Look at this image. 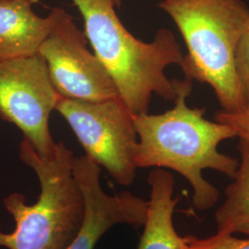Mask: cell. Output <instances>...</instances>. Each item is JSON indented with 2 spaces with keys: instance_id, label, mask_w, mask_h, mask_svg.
I'll list each match as a JSON object with an SVG mask.
<instances>
[{
  "instance_id": "1",
  "label": "cell",
  "mask_w": 249,
  "mask_h": 249,
  "mask_svg": "<svg viewBox=\"0 0 249 249\" xmlns=\"http://www.w3.org/2000/svg\"><path fill=\"white\" fill-rule=\"evenodd\" d=\"M186 79V78H185ZM193 81L186 79L175 106L157 115L134 116L138 135L135 161L138 168H167L186 178L193 189L197 210H211L220 191L203 178V170H214L232 178L239 160L218 150L220 143L237 137L230 124L205 118L206 108H191L187 98Z\"/></svg>"
},
{
  "instance_id": "10",
  "label": "cell",
  "mask_w": 249,
  "mask_h": 249,
  "mask_svg": "<svg viewBox=\"0 0 249 249\" xmlns=\"http://www.w3.org/2000/svg\"><path fill=\"white\" fill-rule=\"evenodd\" d=\"M151 196L142 235L137 249H184V237L174 224L180 197L175 196L176 179L166 170L155 168L149 177Z\"/></svg>"
},
{
  "instance_id": "13",
  "label": "cell",
  "mask_w": 249,
  "mask_h": 249,
  "mask_svg": "<svg viewBox=\"0 0 249 249\" xmlns=\"http://www.w3.org/2000/svg\"><path fill=\"white\" fill-rule=\"evenodd\" d=\"M234 69L245 109H249V30L236 48Z\"/></svg>"
},
{
  "instance_id": "2",
  "label": "cell",
  "mask_w": 249,
  "mask_h": 249,
  "mask_svg": "<svg viewBox=\"0 0 249 249\" xmlns=\"http://www.w3.org/2000/svg\"><path fill=\"white\" fill-rule=\"evenodd\" d=\"M84 20L93 53L116 84L119 97L133 116L147 114L152 94L174 102L186 79L170 80L165 70L183 64L175 35L159 29L150 43L134 37L121 22L116 0H71Z\"/></svg>"
},
{
  "instance_id": "4",
  "label": "cell",
  "mask_w": 249,
  "mask_h": 249,
  "mask_svg": "<svg viewBox=\"0 0 249 249\" xmlns=\"http://www.w3.org/2000/svg\"><path fill=\"white\" fill-rule=\"evenodd\" d=\"M19 158L36 172L41 192L34 204L14 192L3 199L14 219L11 232L0 231V247L8 249H66L80 230L84 199L73 175L74 154L65 143H56L51 158L37 154L23 139Z\"/></svg>"
},
{
  "instance_id": "12",
  "label": "cell",
  "mask_w": 249,
  "mask_h": 249,
  "mask_svg": "<svg viewBox=\"0 0 249 249\" xmlns=\"http://www.w3.org/2000/svg\"><path fill=\"white\" fill-rule=\"evenodd\" d=\"M184 237V249H249V238L240 239L232 234L216 233L206 238L192 234Z\"/></svg>"
},
{
  "instance_id": "9",
  "label": "cell",
  "mask_w": 249,
  "mask_h": 249,
  "mask_svg": "<svg viewBox=\"0 0 249 249\" xmlns=\"http://www.w3.org/2000/svg\"><path fill=\"white\" fill-rule=\"evenodd\" d=\"M38 0L0 1V58L31 56L49 36L63 9L54 8L46 17L33 9Z\"/></svg>"
},
{
  "instance_id": "8",
  "label": "cell",
  "mask_w": 249,
  "mask_h": 249,
  "mask_svg": "<svg viewBox=\"0 0 249 249\" xmlns=\"http://www.w3.org/2000/svg\"><path fill=\"white\" fill-rule=\"evenodd\" d=\"M73 175L83 195L84 216L80 230L66 249H94L101 237L116 224L143 227L149 200L126 191L107 194L101 185V167L86 155L74 158Z\"/></svg>"
},
{
  "instance_id": "7",
  "label": "cell",
  "mask_w": 249,
  "mask_h": 249,
  "mask_svg": "<svg viewBox=\"0 0 249 249\" xmlns=\"http://www.w3.org/2000/svg\"><path fill=\"white\" fill-rule=\"evenodd\" d=\"M71 16L63 9L39 49L55 91L63 97L103 102L119 97L116 84Z\"/></svg>"
},
{
  "instance_id": "11",
  "label": "cell",
  "mask_w": 249,
  "mask_h": 249,
  "mask_svg": "<svg viewBox=\"0 0 249 249\" xmlns=\"http://www.w3.org/2000/svg\"><path fill=\"white\" fill-rule=\"evenodd\" d=\"M240 160L233 181L224 190L225 200L216 211L217 233L249 236V144L239 140Z\"/></svg>"
},
{
  "instance_id": "6",
  "label": "cell",
  "mask_w": 249,
  "mask_h": 249,
  "mask_svg": "<svg viewBox=\"0 0 249 249\" xmlns=\"http://www.w3.org/2000/svg\"><path fill=\"white\" fill-rule=\"evenodd\" d=\"M60 97L40 53L0 58V118L20 129L44 158H51L55 151L49 118Z\"/></svg>"
},
{
  "instance_id": "5",
  "label": "cell",
  "mask_w": 249,
  "mask_h": 249,
  "mask_svg": "<svg viewBox=\"0 0 249 249\" xmlns=\"http://www.w3.org/2000/svg\"><path fill=\"white\" fill-rule=\"evenodd\" d=\"M66 119L86 156L128 187L137 177L134 116L120 97L86 102L60 97L54 109Z\"/></svg>"
},
{
  "instance_id": "15",
  "label": "cell",
  "mask_w": 249,
  "mask_h": 249,
  "mask_svg": "<svg viewBox=\"0 0 249 249\" xmlns=\"http://www.w3.org/2000/svg\"><path fill=\"white\" fill-rule=\"evenodd\" d=\"M0 1H4V0H0Z\"/></svg>"
},
{
  "instance_id": "3",
  "label": "cell",
  "mask_w": 249,
  "mask_h": 249,
  "mask_svg": "<svg viewBox=\"0 0 249 249\" xmlns=\"http://www.w3.org/2000/svg\"><path fill=\"white\" fill-rule=\"evenodd\" d=\"M158 7L176 23L187 48L181 70L186 79L213 89L222 110H245L234 58L249 30L244 0H162Z\"/></svg>"
},
{
  "instance_id": "14",
  "label": "cell",
  "mask_w": 249,
  "mask_h": 249,
  "mask_svg": "<svg viewBox=\"0 0 249 249\" xmlns=\"http://www.w3.org/2000/svg\"><path fill=\"white\" fill-rule=\"evenodd\" d=\"M214 120L230 124L236 132V136L249 144V109L237 113H227L221 110L215 114Z\"/></svg>"
}]
</instances>
